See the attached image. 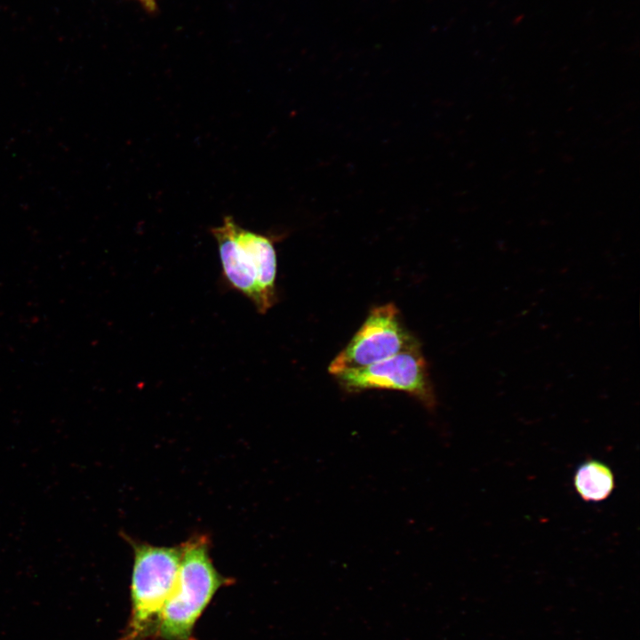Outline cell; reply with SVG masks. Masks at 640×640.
Returning <instances> with one entry per match:
<instances>
[{
	"mask_svg": "<svg viewBox=\"0 0 640 640\" xmlns=\"http://www.w3.org/2000/svg\"><path fill=\"white\" fill-rule=\"evenodd\" d=\"M227 284L265 314L276 301V253L269 236L240 227L231 216L212 228Z\"/></svg>",
	"mask_w": 640,
	"mask_h": 640,
	"instance_id": "obj_1",
	"label": "cell"
},
{
	"mask_svg": "<svg viewBox=\"0 0 640 640\" xmlns=\"http://www.w3.org/2000/svg\"><path fill=\"white\" fill-rule=\"evenodd\" d=\"M181 546L176 582L163 609L156 635L162 640H195L196 621L219 589L232 582L213 565L205 535L194 536Z\"/></svg>",
	"mask_w": 640,
	"mask_h": 640,
	"instance_id": "obj_2",
	"label": "cell"
},
{
	"mask_svg": "<svg viewBox=\"0 0 640 640\" xmlns=\"http://www.w3.org/2000/svg\"><path fill=\"white\" fill-rule=\"evenodd\" d=\"M127 540L133 550L131 614L119 640H152L176 582L182 546L159 547Z\"/></svg>",
	"mask_w": 640,
	"mask_h": 640,
	"instance_id": "obj_3",
	"label": "cell"
},
{
	"mask_svg": "<svg viewBox=\"0 0 640 640\" xmlns=\"http://www.w3.org/2000/svg\"><path fill=\"white\" fill-rule=\"evenodd\" d=\"M393 303L373 308L360 329L328 367L332 375L362 368L418 348Z\"/></svg>",
	"mask_w": 640,
	"mask_h": 640,
	"instance_id": "obj_4",
	"label": "cell"
},
{
	"mask_svg": "<svg viewBox=\"0 0 640 640\" xmlns=\"http://www.w3.org/2000/svg\"><path fill=\"white\" fill-rule=\"evenodd\" d=\"M335 377L348 392L391 389L408 393L428 409L436 405L427 362L420 347L362 368L342 372Z\"/></svg>",
	"mask_w": 640,
	"mask_h": 640,
	"instance_id": "obj_5",
	"label": "cell"
},
{
	"mask_svg": "<svg viewBox=\"0 0 640 640\" xmlns=\"http://www.w3.org/2000/svg\"><path fill=\"white\" fill-rule=\"evenodd\" d=\"M573 485L585 501L599 502L607 499L615 487L612 468L597 460H588L575 470Z\"/></svg>",
	"mask_w": 640,
	"mask_h": 640,
	"instance_id": "obj_6",
	"label": "cell"
},
{
	"mask_svg": "<svg viewBox=\"0 0 640 640\" xmlns=\"http://www.w3.org/2000/svg\"><path fill=\"white\" fill-rule=\"evenodd\" d=\"M143 5L148 8L149 11H152L156 8V3L155 0H143Z\"/></svg>",
	"mask_w": 640,
	"mask_h": 640,
	"instance_id": "obj_7",
	"label": "cell"
},
{
	"mask_svg": "<svg viewBox=\"0 0 640 640\" xmlns=\"http://www.w3.org/2000/svg\"><path fill=\"white\" fill-rule=\"evenodd\" d=\"M140 1H141V3H143V0H140Z\"/></svg>",
	"mask_w": 640,
	"mask_h": 640,
	"instance_id": "obj_8",
	"label": "cell"
}]
</instances>
